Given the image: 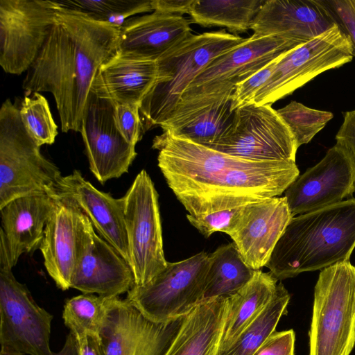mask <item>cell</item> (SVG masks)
Listing matches in <instances>:
<instances>
[{
  "mask_svg": "<svg viewBox=\"0 0 355 355\" xmlns=\"http://www.w3.org/2000/svg\"><path fill=\"white\" fill-rule=\"evenodd\" d=\"M152 148L168 186L192 216L280 196L300 175L296 163L245 159L165 131Z\"/></svg>",
  "mask_w": 355,
  "mask_h": 355,
  "instance_id": "1",
  "label": "cell"
},
{
  "mask_svg": "<svg viewBox=\"0 0 355 355\" xmlns=\"http://www.w3.org/2000/svg\"><path fill=\"white\" fill-rule=\"evenodd\" d=\"M120 28L59 4L22 88L26 95L52 94L62 132H80L92 83L100 67L116 53Z\"/></svg>",
  "mask_w": 355,
  "mask_h": 355,
  "instance_id": "2",
  "label": "cell"
},
{
  "mask_svg": "<svg viewBox=\"0 0 355 355\" xmlns=\"http://www.w3.org/2000/svg\"><path fill=\"white\" fill-rule=\"evenodd\" d=\"M355 248V198L293 216L266 265L278 280L348 261Z\"/></svg>",
  "mask_w": 355,
  "mask_h": 355,
  "instance_id": "3",
  "label": "cell"
},
{
  "mask_svg": "<svg viewBox=\"0 0 355 355\" xmlns=\"http://www.w3.org/2000/svg\"><path fill=\"white\" fill-rule=\"evenodd\" d=\"M247 40L224 29L191 33L158 58L157 79L140 106L144 132L169 119L185 90L212 60Z\"/></svg>",
  "mask_w": 355,
  "mask_h": 355,
  "instance_id": "4",
  "label": "cell"
},
{
  "mask_svg": "<svg viewBox=\"0 0 355 355\" xmlns=\"http://www.w3.org/2000/svg\"><path fill=\"white\" fill-rule=\"evenodd\" d=\"M302 44L279 36L248 37L245 42L212 60L196 77L165 123L180 120L219 101L231 98L236 85Z\"/></svg>",
  "mask_w": 355,
  "mask_h": 355,
  "instance_id": "5",
  "label": "cell"
},
{
  "mask_svg": "<svg viewBox=\"0 0 355 355\" xmlns=\"http://www.w3.org/2000/svg\"><path fill=\"white\" fill-rule=\"evenodd\" d=\"M19 107L6 99L0 109V209L33 194L59 193V168L24 128Z\"/></svg>",
  "mask_w": 355,
  "mask_h": 355,
  "instance_id": "6",
  "label": "cell"
},
{
  "mask_svg": "<svg viewBox=\"0 0 355 355\" xmlns=\"http://www.w3.org/2000/svg\"><path fill=\"white\" fill-rule=\"evenodd\" d=\"M309 355H350L355 345V266L322 270L314 288Z\"/></svg>",
  "mask_w": 355,
  "mask_h": 355,
  "instance_id": "7",
  "label": "cell"
},
{
  "mask_svg": "<svg viewBox=\"0 0 355 355\" xmlns=\"http://www.w3.org/2000/svg\"><path fill=\"white\" fill-rule=\"evenodd\" d=\"M0 237V354L51 355L53 315L15 279L6 239Z\"/></svg>",
  "mask_w": 355,
  "mask_h": 355,
  "instance_id": "8",
  "label": "cell"
},
{
  "mask_svg": "<svg viewBox=\"0 0 355 355\" xmlns=\"http://www.w3.org/2000/svg\"><path fill=\"white\" fill-rule=\"evenodd\" d=\"M352 42L336 24L326 32L281 55L253 103L270 105L291 94L319 74L352 60Z\"/></svg>",
  "mask_w": 355,
  "mask_h": 355,
  "instance_id": "9",
  "label": "cell"
},
{
  "mask_svg": "<svg viewBox=\"0 0 355 355\" xmlns=\"http://www.w3.org/2000/svg\"><path fill=\"white\" fill-rule=\"evenodd\" d=\"M209 254L201 252L170 263L150 282L135 285L126 300L152 320L164 322L189 314L202 302Z\"/></svg>",
  "mask_w": 355,
  "mask_h": 355,
  "instance_id": "10",
  "label": "cell"
},
{
  "mask_svg": "<svg viewBox=\"0 0 355 355\" xmlns=\"http://www.w3.org/2000/svg\"><path fill=\"white\" fill-rule=\"evenodd\" d=\"M129 263L136 286L150 282L167 266L163 250L158 193L143 169L124 196Z\"/></svg>",
  "mask_w": 355,
  "mask_h": 355,
  "instance_id": "11",
  "label": "cell"
},
{
  "mask_svg": "<svg viewBox=\"0 0 355 355\" xmlns=\"http://www.w3.org/2000/svg\"><path fill=\"white\" fill-rule=\"evenodd\" d=\"M210 148L252 161L295 163L298 147L277 110L250 103L234 110L231 125Z\"/></svg>",
  "mask_w": 355,
  "mask_h": 355,
  "instance_id": "12",
  "label": "cell"
},
{
  "mask_svg": "<svg viewBox=\"0 0 355 355\" xmlns=\"http://www.w3.org/2000/svg\"><path fill=\"white\" fill-rule=\"evenodd\" d=\"M59 8L57 1L0 0V65L20 75L42 47Z\"/></svg>",
  "mask_w": 355,
  "mask_h": 355,
  "instance_id": "13",
  "label": "cell"
},
{
  "mask_svg": "<svg viewBox=\"0 0 355 355\" xmlns=\"http://www.w3.org/2000/svg\"><path fill=\"white\" fill-rule=\"evenodd\" d=\"M185 316L156 322L126 299L106 297V313L99 333L105 354L164 355Z\"/></svg>",
  "mask_w": 355,
  "mask_h": 355,
  "instance_id": "14",
  "label": "cell"
},
{
  "mask_svg": "<svg viewBox=\"0 0 355 355\" xmlns=\"http://www.w3.org/2000/svg\"><path fill=\"white\" fill-rule=\"evenodd\" d=\"M115 105L91 92L79 132L89 169L101 184L128 172L137 156L135 146L128 144L116 128Z\"/></svg>",
  "mask_w": 355,
  "mask_h": 355,
  "instance_id": "15",
  "label": "cell"
},
{
  "mask_svg": "<svg viewBox=\"0 0 355 355\" xmlns=\"http://www.w3.org/2000/svg\"><path fill=\"white\" fill-rule=\"evenodd\" d=\"M355 167L336 144L315 166L309 168L284 191L292 216L313 211L352 198Z\"/></svg>",
  "mask_w": 355,
  "mask_h": 355,
  "instance_id": "16",
  "label": "cell"
},
{
  "mask_svg": "<svg viewBox=\"0 0 355 355\" xmlns=\"http://www.w3.org/2000/svg\"><path fill=\"white\" fill-rule=\"evenodd\" d=\"M292 218L284 196L266 198L241 207L227 234L245 263L261 270Z\"/></svg>",
  "mask_w": 355,
  "mask_h": 355,
  "instance_id": "17",
  "label": "cell"
},
{
  "mask_svg": "<svg viewBox=\"0 0 355 355\" xmlns=\"http://www.w3.org/2000/svg\"><path fill=\"white\" fill-rule=\"evenodd\" d=\"M89 219L69 196L59 193L39 246L44 265L56 286L71 288V279Z\"/></svg>",
  "mask_w": 355,
  "mask_h": 355,
  "instance_id": "18",
  "label": "cell"
},
{
  "mask_svg": "<svg viewBox=\"0 0 355 355\" xmlns=\"http://www.w3.org/2000/svg\"><path fill=\"white\" fill-rule=\"evenodd\" d=\"M135 285L132 270L121 254L98 236L90 222L71 279V288L106 297L128 293Z\"/></svg>",
  "mask_w": 355,
  "mask_h": 355,
  "instance_id": "19",
  "label": "cell"
},
{
  "mask_svg": "<svg viewBox=\"0 0 355 355\" xmlns=\"http://www.w3.org/2000/svg\"><path fill=\"white\" fill-rule=\"evenodd\" d=\"M336 24L324 0H266L250 30L254 37L279 36L305 43Z\"/></svg>",
  "mask_w": 355,
  "mask_h": 355,
  "instance_id": "20",
  "label": "cell"
},
{
  "mask_svg": "<svg viewBox=\"0 0 355 355\" xmlns=\"http://www.w3.org/2000/svg\"><path fill=\"white\" fill-rule=\"evenodd\" d=\"M191 34L189 22L183 16L153 11L123 24L116 53L156 61Z\"/></svg>",
  "mask_w": 355,
  "mask_h": 355,
  "instance_id": "21",
  "label": "cell"
},
{
  "mask_svg": "<svg viewBox=\"0 0 355 355\" xmlns=\"http://www.w3.org/2000/svg\"><path fill=\"white\" fill-rule=\"evenodd\" d=\"M58 187L59 193L71 197L100 236L129 263L123 197L115 198L110 193L97 189L78 170L62 176Z\"/></svg>",
  "mask_w": 355,
  "mask_h": 355,
  "instance_id": "22",
  "label": "cell"
},
{
  "mask_svg": "<svg viewBox=\"0 0 355 355\" xmlns=\"http://www.w3.org/2000/svg\"><path fill=\"white\" fill-rule=\"evenodd\" d=\"M57 195H28L14 199L0 209V232L6 239L12 266L22 254L40 246Z\"/></svg>",
  "mask_w": 355,
  "mask_h": 355,
  "instance_id": "23",
  "label": "cell"
},
{
  "mask_svg": "<svg viewBox=\"0 0 355 355\" xmlns=\"http://www.w3.org/2000/svg\"><path fill=\"white\" fill-rule=\"evenodd\" d=\"M157 62L116 52L98 69L91 92L114 104H138L154 85Z\"/></svg>",
  "mask_w": 355,
  "mask_h": 355,
  "instance_id": "24",
  "label": "cell"
},
{
  "mask_svg": "<svg viewBox=\"0 0 355 355\" xmlns=\"http://www.w3.org/2000/svg\"><path fill=\"white\" fill-rule=\"evenodd\" d=\"M227 313V297L202 302L185 316L164 355H216Z\"/></svg>",
  "mask_w": 355,
  "mask_h": 355,
  "instance_id": "25",
  "label": "cell"
},
{
  "mask_svg": "<svg viewBox=\"0 0 355 355\" xmlns=\"http://www.w3.org/2000/svg\"><path fill=\"white\" fill-rule=\"evenodd\" d=\"M277 282L270 272L257 270L245 286L227 297V313L218 350L229 347L261 313L274 297Z\"/></svg>",
  "mask_w": 355,
  "mask_h": 355,
  "instance_id": "26",
  "label": "cell"
},
{
  "mask_svg": "<svg viewBox=\"0 0 355 355\" xmlns=\"http://www.w3.org/2000/svg\"><path fill=\"white\" fill-rule=\"evenodd\" d=\"M234 115L231 98H228L160 127L176 137L210 148L228 130Z\"/></svg>",
  "mask_w": 355,
  "mask_h": 355,
  "instance_id": "27",
  "label": "cell"
},
{
  "mask_svg": "<svg viewBox=\"0 0 355 355\" xmlns=\"http://www.w3.org/2000/svg\"><path fill=\"white\" fill-rule=\"evenodd\" d=\"M255 272L245 263L234 242L218 247L209 254L202 302L234 295L252 279Z\"/></svg>",
  "mask_w": 355,
  "mask_h": 355,
  "instance_id": "28",
  "label": "cell"
},
{
  "mask_svg": "<svg viewBox=\"0 0 355 355\" xmlns=\"http://www.w3.org/2000/svg\"><path fill=\"white\" fill-rule=\"evenodd\" d=\"M266 0H194L189 13L193 23L221 26L233 35L245 33Z\"/></svg>",
  "mask_w": 355,
  "mask_h": 355,
  "instance_id": "29",
  "label": "cell"
},
{
  "mask_svg": "<svg viewBox=\"0 0 355 355\" xmlns=\"http://www.w3.org/2000/svg\"><path fill=\"white\" fill-rule=\"evenodd\" d=\"M291 295L282 282L276 293L257 318L227 349L216 355H253L270 335L276 331L281 318L287 314Z\"/></svg>",
  "mask_w": 355,
  "mask_h": 355,
  "instance_id": "30",
  "label": "cell"
},
{
  "mask_svg": "<svg viewBox=\"0 0 355 355\" xmlns=\"http://www.w3.org/2000/svg\"><path fill=\"white\" fill-rule=\"evenodd\" d=\"M106 313V297L82 294L67 300L62 318L76 337L99 335Z\"/></svg>",
  "mask_w": 355,
  "mask_h": 355,
  "instance_id": "31",
  "label": "cell"
},
{
  "mask_svg": "<svg viewBox=\"0 0 355 355\" xmlns=\"http://www.w3.org/2000/svg\"><path fill=\"white\" fill-rule=\"evenodd\" d=\"M58 2L61 6L84 12L98 20L120 27L135 15L153 12L151 0H64Z\"/></svg>",
  "mask_w": 355,
  "mask_h": 355,
  "instance_id": "32",
  "label": "cell"
},
{
  "mask_svg": "<svg viewBox=\"0 0 355 355\" xmlns=\"http://www.w3.org/2000/svg\"><path fill=\"white\" fill-rule=\"evenodd\" d=\"M19 110L24 129L39 146L55 142L58 134V125L43 95L37 92L25 94Z\"/></svg>",
  "mask_w": 355,
  "mask_h": 355,
  "instance_id": "33",
  "label": "cell"
},
{
  "mask_svg": "<svg viewBox=\"0 0 355 355\" xmlns=\"http://www.w3.org/2000/svg\"><path fill=\"white\" fill-rule=\"evenodd\" d=\"M277 112L291 132L298 148L311 141L334 117L331 112L310 108L295 101Z\"/></svg>",
  "mask_w": 355,
  "mask_h": 355,
  "instance_id": "34",
  "label": "cell"
},
{
  "mask_svg": "<svg viewBox=\"0 0 355 355\" xmlns=\"http://www.w3.org/2000/svg\"><path fill=\"white\" fill-rule=\"evenodd\" d=\"M140 105L116 104L114 120L116 128L123 138L135 146L145 133L140 116Z\"/></svg>",
  "mask_w": 355,
  "mask_h": 355,
  "instance_id": "35",
  "label": "cell"
},
{
  "mask_svg": "<svg viewBox=\"0 0 355 355\" xmlns=\"http://www.w3.org/2000/svg\"><path fill=\"white\" fill-rule=\"evenodd\" d=\"M279 58L271 61L249 78L235 86L231 98L232 110L253 103L258 91L270 77Z\"/></svg>",
  "mask_w": 355,
  "mask_h": 355,
  "instance_id": "36",
  "label": "cell"
},
{
  "mask_svg": "<svg viewBox=\"0 0 355 355\" xmlns=\"http://www.w3.org/2000/svg\"><path fill=\"white\" fill-rule=\"evenodd\" d=\"M240 207L202 215L187 214V218L189 223L207 238L216 232H223L227 234Z\"/></svg>",
  "mask_w": 355,
  "mask_h": 355,
  "instance_id": "37",
  "label": "cell"
},
{
  "mask_svg": "<svg viewBox=\"0 0 355 355\" xmlns=\"http://www.w3.org/2000/svg\"><path fill=\"white\" fill-rule=\"evenodd\" d=\"M336 24L349 37L355 56V0H325Z\"/></svg>",
  "mask_w": 355,
  "mask_h": 355,
  "instance_id": "38",
  "label": "cell"
},
{
  "mask_svg": "<svg viewBox=\"0 0 355 355\" xmlns=\"http://www.w3.org/2000/svg\"><path fill=\"white\" fill-rule=\"evenodd\" d=\"M295 342L293 329L275 331L253 355H294Z\"/></svg>",
  "mask_w": 355,
  "mask_h": 355,
  "instance_id": "39",
  "label": "cell"
},
{
  "mask_svg": "<svg viewBox=\"0 0 355 355\" xmlns=\"http://www.w3.org/2000/svg\"><path fill=\"white\" fill-rule=\"evenodd\" d=\"M336 144L350 157L355 167V110L344 113L343 122L336 135Z\"/></svg>",
  "mask_w": 355,
  "mask_h": 355,
  "instance_id": "40",
  "label": "cell"
},
{
  "mask_svg": "<svg viewBox=\"0 0 355 355\" xmlns=\"http://www.w3.org/2000/svg\"><path fill=\"white\" fill-rule=\"evenodd\" d=\"M194 0H151L153 11L182 16L189 13Z\"/></svg>",
  "mask_w": 355,
  "mask_h": 355,
  "instance_id": "41",
  "label": "cell"
},
{
  "mask_svg": "<svg viewBox=\"0 0 355 355\" xmlns=\"http://www.w3.org/2000/svg\"><path fill=\"white\" fill-rule=\"evenodd\" d=\"M76 338L79 355H106L99 335L87 334Z\"/></svg>",
  "mask_w": 355,
  "mask_h": 355,
  "instance_id": "42",
  "label": "cell"
},
{
  "mask_svg": "<svg viewBox=\"0 0 355 355\" xmlns=\"http://www.w3.org/2000/svg\"><path fill=\"white\" fill-rule=\"evenodd\" d=\"M0 355H26L21 354H1ZM51 355H79L77 338L73 334L69 332L67 336L64 345L62 349Z\"/></svg>",
  "mask_w": 355,
  "mask_h": 355,
  "instance_id": "43",
  "label": "cell"
}]
</instances>
